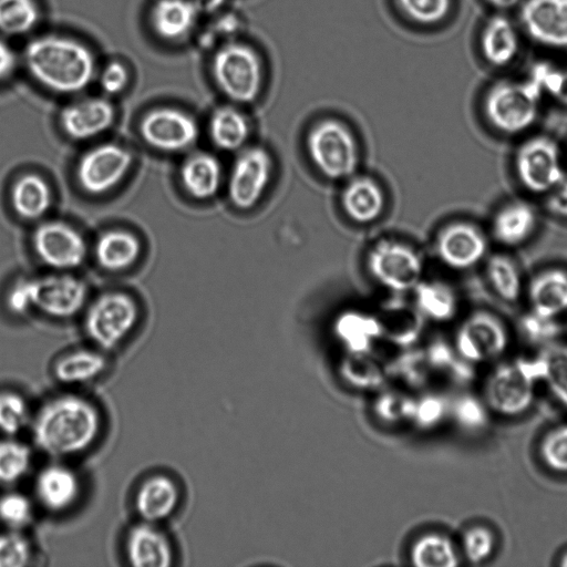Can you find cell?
<instances>
[{
  "label": "cell",
  "mask_w": 567,
  "mask_h": 567,
  "mask_svg": "<svg viewBox=\"0 0 567 567\" xmlns=\"http://www.w3.org/2000/svg\"><path fill=\"white\" fill-rule=\"evenodd\" d=\"M519 20L535 43L555 50L567 49V0H522Z\"/></svg>",
  "instance_id": "17"
},
{
  "label": "cell",
  "mask_w": 567,
  "mask_h": 567,
  "mask_svg": "<svg viewBox=\"0 0 567 567\" xmlns=\"http://www.w3.org/2000/svg\"><path fill=\"white\" fill-rule=\"evenodd\" d=\"M213 75L220 91L237 103L255 101L262 85L260 59L243 43H228L217 51Z\"/></svg>",
  "instance_id": "9"
},
{
  "label": "cell",
  "mask_w": 567,
  "mask_h": 567,
  "mask_svg": "<svg viewBox=\"0 0 567 567\" xmlns=\"http://www.w3.org/2000/svg\"><path fill=\"white\" fill-rule=\"evenodd\" d=\"M102 429L99 409L87 399L64 393L45 401L31 419L32 437L47 455L74 456L89 450Z\"/></svg>",
  "instance_id": "1"
},
{
  "label": "cell",
  "mask_w": 567,
  "mask_h": 567,
  "mask_svg": "<svg viewBox=\"0 0 567 567\" xmlns=\"http://www.w3.org/2000/svg\"><path fill=\"white\" fill-rule=\"evenodd\" d=\"M538 381H542L538 358L501 364L485 381L484 402L499 415L523 414L534 401L535 384Z\"/></svg>",
  "instance_id": "6"
},
{
  "label": "cell",
  "mask_w": 567,
  "mask_h": 567,
  "mask_svg": "<svg viewBox=\"0 0 567 567\" xmlns=\"http://www.w3.org/2000/svg\"><path fill=\"white\" fill-rule=\"evenodd\" d=\"M509 343L503 320L488 310H475L461 323L455 346L467 363H484L501 357Z\"/></svg>",
  "instance_id": "11"
},
{
  "label": "cell",
  "mask_w": 567,
  "mask_h": 567,
  "mask_svg": "<svg viewBox=\"0 0 567 567\" xmlns=\"http://www.w3.org/2000/svg\"><path fill=\"white\" fill-rule=\"evenodd\" d=\"M493 7L502 10L514 8L519 4L522 0H486Z\"/></svg>",
  "instance_id": "51"
},
{
  "label": "cell",
  "mask_w": 567,
  "mask_h": 567,
  "mask_svg": "<svg viewBox=\"0 0 567 567\" xmlns=\"http://www.w3.org/2000/svg\"><path fill=\"white\" fill-rule=\"evenodd\" d=\"M106 367L100 349L81 348L61 355L53 365V375L63 384H84L99 378Z\"/></svg>",
  "instance_id": "27"
},
{
  "label": "cell",
  "mask_w": 567,
  "mask_h": 567,
  "mask_svg": "<svg viewBox=\"0 0 567 567\" xmlns=\"http://www.w3.org/2000/svg\"><path fill=\"white\" fill-rule=\"evenodd\" d=\"M29 72L42 85L58 93L85 89L94 75V58L78 41L55 35L32 40L25 48Z\"/></svg>",
  "instance_id": "2"
},
{
  "label": "cell",
  "mask_w": 567,
  "mask_h": 567,
  "mask_svg": "<svg viewBox=\"0 0 567 567\" xmlns=\"http://www.w3.org/2000/svg\"><path fill=\"white\" fill-rule=\"evenodd\" d=\"M525 291L532 312L557 319L567 311V269L548 267L539 270L530 278Z\"/></svg>",
  "instance_id": "23"
},
{
  "label": "cell",
  "mask_w": 567,
  "mask_h": 567,
  "mask_svg": "<svg viewBox=\"0 0 567 567\" xmlns=\"http://www.w3.org/2000/svg\"><path fill=\"white\" fill-rule=\"evenodd\" d=\"M567 163V162H566ZM567 165V164H566Z\"/></svg>",
  "instance_id": "53"
},
{
  "label": "cell",
  "mask_w": 567,
  "mask_h": 567,
  "mask_svg": "<svg viewBox=\"0 0 567 567\" xmlns=\"http://www.w3.org/2000/svg\"><path fill=\"white\" fill-rule=\"evenodd\" d=\"M131 152L117 144L104 143L85 152L76 165V179L90 195H103L113 189L131 168Z\"/></svg>",
  "instance_id": "13"
},
{
  "label": "cell",
  "mask_w": 567,
  "mask_h": 567,
  "mask_svg": "<svg viewBox=\"0 0 567 567\" xmlns=\"http://www.w3.org/2000/svg\"><path fill=\"white\" fill-rule=\"evenodd\" d=\"M370 276L391 291H408L421 281L423 260L411 246L393 239L377 241L367 255Z\"/></svg>",
  "instance_id": "10"
},
{
  "label": "cell",
  "mask_w": 567,
  "mask_h": 567,
  "mask_svg": "<svg viewBox=\"0 0 567 567\" xmlns=\"http://www.w3.org/2000/svg\"><path fill=\"white\" fill-rule=\"evenodd\" d=\"M128 81L126 68L120 62H111L104 69L101 76V86L109 94L121 92Z\"/></svg>",
  "instance_id": "48"
},
{
  "label": "cell",
  "mask_w": 567,
  "mask_h": 567,
  "mask_svg": "<svg viewBox=\"0 0 567 567\" xmlns=\"http://www.w3.org/2000/svg\"><path fill=\"white\" fill-rule=\"evenodd\" d=\"M415 564L431 567H454L457 553L451 539L442 535H427L414 548Z\"/></svg>",
  "instance_id": "37"
},
{
  "label": "cell",
  "mask_w": 567,
  "mask_h": 567,
  "mask_svg": "<svg viewBox=\"0 0 567 567\" xmlns=\"http://www.w3.org/2000/svg\"><path fill=\"white\" fill-rule=\"evenodd\" d=\"M52 194L49 184L38 174L19 177L11 189V204L21 218L39 219L51 206Z\"/></svg>",
  "instance_id": "30"
},
{
  "label": "cell",
  "mask_w": 567,
  "mask_h": 567,
  "mask_svg": "<svg viewBox=\"0 0 567 567\" xmlns=\"http://www.w3.org/2000/svg\"><path fill=\"white\" fill-rule=\"evenodd\" d=\"M32 246L42 262L62 271L81 266L86 256L83 236L59 220L40 224L32 234Z\"/></svg>",
  "instance_id": "16"
},
{
  "label": "cell",
  "mask_w": 567,
  "mask_h": 567,
  "mask_svg": "<svg viewBox=\"0 0 567 567\" xmlns=\"http://www.w3.org/2000/svg\"><path fill=\"white\" fill-rule=\"evenodd\" d=\"M545 196L548 213L567 221V177Z\"/></svg>",
  "instance_id": "49"
},
{
  "label": "cell",
  "mask_w": 567,
  "mask_h": 567,
  "mask_svg": "<svg viewBox=\"0 0 567 567\" xmlns=\"http://www.w3.org/2000/svg\"><path fill=\"white\" fill-rule=\"evenodd\" d=\"M115 116L112 103L101 97H90L65 106L60 122L65 134L75 141L95 137L111 127Z\"/></svg>",
  "instance_id": "19"
},
{
  "label": "cell",
  "mask_w": 567,
  "mask_h": 567,
  "mask_svg": "<svg viewBox=\"0 0 567 567\" xmlns=\"http://www.w3.org/2000/svg\"><path fill=\"white\" fill-rule=\"evenodd\" d=\"M138 321L135 300L124 292H106L89 307L84 329L92 343L102 351L117 348Z\"/></svg>",
  "instance_id": "8"
},
{
  "label": "cell",
  "mask_w": 567,
  "mask_h": 567,
  "mask_svg": "<svg viewBox=\"0 0 567 567\" xmlns=\"http://www.w3.org/2000/svg\"><path fill=\"white\" fill-rule=\"evenodd\" d=\"M337 332L351 346L360 348L380 330L377 319L357 311H347L336 322Z\"/></svg>",
  "instance_id": "40"
},
{
  "label": "cell",
  "mask_w": 567,
  "mask_h": 567,
  "mask_svg": "<svg viewBox=\"0 0 567 567\" xmlns=\"http://www.w3.org/2000/svg\"><path fill=\"white\" fill-rule=\"evenodd\" d=\"M528 79L543 96L567 106V69L540 62L532 68Z\"/></svg>",
  "instance_id": "38"
},
{
  "label": "cell",
  "mask_w": 567,
  "mask_h": 567,
  "mask_svg": "<svg viewBox=\"0 0 567 567\" xmlns=\"http://www.w3.org/2000/svg\"><path fill=\"white\" fill-rule=\"evenodd\" d=\"M32 465L30 449L8 436L0 440V484L12 485L21 481Z\"/></svg>",
  "instance_id": "35"
},
{
  "label": "cell",
  "mask_w": 567,
  "mask_h": 567,
  "mask_svg": "<svg viewBox=\"0 0 567 567\" xmlns=\"http://www.w3.org/2000/svg\"><path fill=\"white\" fill-rule=\"evenodd\" d=\"M221 176L218 158L206 152L190 154L179 168L182 187L197 200L213 198L220 187Z\"/></svg>",
  "instance_id": "26"
},
{
  "label": "cell",
  "mask_w": 567,
  "mask_h": 567,
  "mask_svg": "<svg viewBox=\"0 0 567 567\" xmlns=\"http://www.w3.org/2000/svg\"><path fill=\"white\" fill-rule=\"evenodd\" d=\"M87 288L83 280L66 272L22 279L9 291L11 312L24 315L32 309L55 319H68L83 308Z\"/></svg>",
  "instance_id": "3"
},
{
  "label": "cell",
  "mask_w": 567,
  "mask_h": 567,
  "mask_svg": "<svg viewBox=\"0 0 567 567\" xmlns=\"http://www.w3.org/2000/svg\"><path fill=\"white\" fill-rule=\"evenodd\" d=\"M272 157L267 148L254 145L244 148L233 163L227 192L231 205L250 210L262 198L272 176Z\"/></svg>",
  "instance_id": "12"
},
{
  "label": "cell",
  "mask_w": 567,
  "mask_h": 567,
  "mask_svg": "<svg viewBox=\"0 0 567 567\" xmlns=\"http://www.w3.org/2000/svg\"><path fill=\"white\" fill-rule=\"evenodd\" d=\"M435 251L446 267L464 271L485 260L488 238L477 224L464 219L454 220L437 233Z\"/></svg>",
  "instance_id": "14"
},
{
  "label": "cell",
  "mask_w": 567,
  "mask_h": 567,
  "mask_svg": "<svg viewBox=\"0 0 567 567\" xmlns=\"http://www.w3.org/2000/svg\"><path fill=\"white\" fill-rule=\"evenodd\" d=\"M197 6L189 0H157L151 11L154 31L167 40L179 39L193 27Z\"/></svg>",
  "instance_id": "29"
},
{
  "label": "cell",
  "mask_w": 567,
  "mask_h": 567,
  "mask_svg": "<svg viewBox=\"0 0 567 567\" xmlns=\"http://www.w3.org/2000/svg\"><path fill=\"white\" fill-rule=\"evenodd\" d=\"M462 545L466 559L472 564H481L492 556L495 537L486 526L475 525L464 533Z\"/></svg>",
  "instance_id": "45"
},
{
  "label": "cell",
  "mask_w": 567,
  "mask_h": 567,
  "mask_svg": "<svg viewBox=\"0 0 567 567\" xmlns=\"http://www.w3.org/2000/svg\"><path fill=\"white\" fill-rule=\"evenodd\" d=\"M559 566L567 567V551L563 554L559 560Z\"/></svg>",
  "instance_id": "52"
},
{
  "label": "cell",
  "mask_w": 567,
  "mask_h": 567,
  "mask_svg": "<svg viewBox=\"0 0 567 567\" xmlns=\"http://www.w3.org/2000/svg\"><path fill=\"white\" fill-rule=\"evenodd\" d=\"M537 226L535 207L524 199H511L493 213L489 234L497 244L514 248L528 241Z\"/></svg>",
  "instance_id": "18"
},
{
  "label": "cell",
  "mask_w": 567,
  "mask_h": 567,
  "mask_svg": "<svg viewBox=\"0 0 567 567\" xmlns=\"http://www.w3.org/2000/svg\"><path fill=\"white\" fill-rule=\"evenodd\" d=\"M208 134L212 143L226 152L244 147L249 136V124L245 115L233 106H221L209 118Z\"/></svg>",
  "instance_id": "32"
},
{
  "label": "cell",
  "mask_w": 567,
  "mask_h": 567,
  "mask_svg": "<svg viewBox=\"0 0 567 567\" xmlns=\"http://www.w3.org/2000/svg\"><path fill=\"white\" fill-rule=\"evenodd\" d=\"M33 517L31 499L19 492H9L0 497V520L10 529L20 530Z\"/></svg>",
  "instance_id": "42"
},
{
  "label": "cell",
  "mask_w": 567,
  "mask_h": 567,
  "mask_svg": "<svg viewBox=\"0 0 567 567\" xmlns=\"http://www.w3.org/2000/svg\"><path fill=\"white\" fill-rule=\"evenodd\" d=\"M485 278L492 291L505 302H516L525 291L517 262L504 252L487 255L484 260Z\"/></svg>",
  "instance_id": "31"
},
{
  "label": "cell",
  "mask_w": 567,
  "mask_h": 567,
  "mask_svg": "<svg viewBox=\"0 0 567 567\" xmlns=\"http://www.w3.org/2000/svg\"><path fill=\"white\" fill-rule=\"evenodd\" d=\"M306 150L317 171L331 181L351 177L359 165L357 140L352 131L336 118H323L309 128Z\"/></svg>",
  "instance_id": "5"
},
{
  "label": "cell",
  "mask_w": 567,
  "mask_h": 567,
  "mask_svg": "<svg viewBox=\"0 0 567 567\" xmlns=\"http://www.w3.org/2000/svg\"><path fill=\"white\" fill-rule=\"evenodd\" d=\"M34 494L45 509L54 513L73 506L81 494V482L69 466L52 463L44 466L35 476Z\"/></svg>",
  "instance_id": "21"
},
{
  "label": "cell",
  "mask_w": 567,
  "mask_h": 567,
  "mask_svg": "<svg viewBox=\"0 0 567 567\" xmlns=\"http://www.w3.org/2000/svg\"><path fill=\"white\" fill-rule=\"evenodd\" d=\"M402 12L421 24H435L450 13L452 0H396Z\"/></svg>",
  "instance_id": "43"
},
{
  "label": "cell",
  "mask_w": 567,
  "mask_h": 567,
  "mask_svg": "<svg viewBox=\"0 0 567 567\" xmlns=\"http://www.w3.org/2000/svg\"><path fill=\"white\" fill-rule=\"evenodd\" d=\"M340 200L347 217L358 224L377 220L385 207L383 189L367 176L351 178L343 187Z\"/></svg>",
  "instance_id": "24"
},
{
  "label": "cell",
  "mask_w": 567,
  "mask_h": 567,
  "mask_svg": "<svg viewBox=\"0 0 567 567\" xmlns=\"http://www.w3.org/2000/svg\"><path fill=\"white\" fill-rule=\"evenodd\" d=\"M138 238L123 229H112L101 234L94 246L99 265L110 271H120L131 267L140 257Z\"/></svg>",
  "instance_id": "28"
},
{
  "label": "cell",
  "mask_w": 567,
  "mask_h": 567,
  "mask_svg": "<svg viewBox=\"0 0 567 567\" xmlns=\"http://www.w3.org/2000/svg\"><path fill=\"white\" fill-rule=\"evenodd\" d=\"M543 99L529 80H502L485 92L482 111L486 123L504 135H520L532 128L539 116Z\"/></svg>",
  "instance_id": "4"
},
{
  "label": "cell",
  "mask_w": 567,
  "mask_h": 567,
  "mask_svg": "<svg viewBox=\"0 0 567 567\" xmlns=\"http://www.w3.org/2000/svg\"><path fill=\"white\" fill-rule=\"evenodd\" d=\"M557 319L538 316L530 310L522 318L520 328L524 334L533 341H548L558 332Z\"/></svg>",
  "instance_id": "47"
},
{
  "label": "cell",
  "mask_w": 567,
  "mask_h": 567,
  "mask_svg": "<svg viewBox=\"0 0 567 567\" xmlns=\"http://www.w3.org/2000/svg\"><path fill=\"white\" fill-rule=\"evenodd\" d=\"M413 290L416 306L426 317L446 321L456 315L458 297L449 284L439 280L420 281Z\"/></svg>",
  "instance_id": "33"
},
{
  "label": "cell",
  "mask_w": 567,
  "mask_h": 567,
  "mask_svg": "<svg viewBox=\"0 0 567 567\" xmlns=\"http://www.w3.org/2000/svg\"><path fill=\"white\" fill-rule=\"evenodd\" d=\"M539 456L548 468L567 473V423L549 430L543 436Z\"/></svg>",
  "instance_id": "41"
},
{
  "label": "cell",
  "mask_w": 567,
  "mask_h": 567,
  "mask_svg": "<svg viewBox=\"0 0 567 567\" xmlns=\"http://www.w3.org/2000/svg\"><path fill=\"white\" fill-rule=\"evenodd\" d=\"M480 48L487 63L495 68L506 66L519 53V31L508 18L493 16L482 29Z\"/></svg>",
  "instance_id": "25"
},
{
  "label": "cell",
  "mask_w": 567,
  "mask_h": 567,
  "mask_svg": "<svg viewBox=\"0 0 567 567\" xmlns=\"http://www.w3.org/2000/svg\"><path fill=\"white\" fill-rule=\"evenodd\" d=\"M181 502V489L171 476L154 474L138 485L134 507L144 522L159 523L171 517Z\"/></svg>",
  "instance_id": "22"
},
{
  "label": "cell",
  "mask_w": 567,
  "mask_h": 567,
  "mask_svg": "<svg viewBox=\"0 0 567 567\" xmlns=\"http://www.w3.org/2000/svg\"><path fill=\"white\" fill-rule=\"evenodd\" d=\"M542 381L550 393L567 408V347L553 344L538 357Z\"/></svg>",
  "instance_id": "34"
},
{
  "label": "cell",
  "mask_w": 567,
  "mask_h": 567,
  "mask_svg": "<svg viewBox=\"0 0 567 567\" xmlns=\"http://www.w3.org/2000/svg\"><path fill=\"white\" fill-rule=\"evenodd\" d=\"M32 547L17 529L0 534V567H23L30 564Z\"/></svg>",
  "instance_id": "44"
},
{
  "label": "cell",
  "mask_w": 567,
  "mask_h": 567,
  "mask_svg": "<svg viewBox=\"0 0 567 567\" xmlns=\"http://www.w3.org/2000/svg\"><path fill=\"white\" fill-rule=\"evenodd\" d=\"M124 546L127 561L134 567H168L174 560L168 537L154 523L142 520L133 525Z\"/></svg>",
  "instance_id": "20"
},
{
  "label": "cell",
  "mask_w": 567,
  "mask_h": 567,
  "mask_svg": "<svg viewBox=\"0 0 567 567\" xmlns=\"http://www.w3.org/2000/svg\"><path fill=\"white\" fill-rule=\"evenodd\" d=\"M39 19L33 0H0V31L7 34H23L31 30Z\"/></svg>",
  "instance_id": "36"
},
{
  "label": "cell",
  "mask_w": 567,
  "mask_h": 567,
  "mask_svg": "<svg viewBox=\"0 0 567 567\" xmlns=\"http://www.w3.org/2000/svg\"><path fill=\"white\" fill-rule=\"evenodd\" d=\"M31 421L25 399L12 391L0 392V432L7 436L20 433Z\"/></svg>",
  "instance_id": "39"
},
{
  "label": "cell",
  "mask_w": 567,
  "mask_h": 567,
  "mask_svg": "<svg viewBox=\"0 0 567 567\" xmlns=\"http://www.w3.org/2000/svg\"><path fill=\"white\" fill-rule=\"evenodd\" d=\"M487 405L472 395L462 396L454 406V415L461 426L467 430H480L487 422Z\"/></svg>",
  "instance_id": "46"
},
{
  "label": "cell",
  "mask_w": 567,
  "mask_h": 567,
  "mask_svg": "<svg viewBox=\"0 0 567 567\" xmlns=\"http://www.w3.org/2000/svg\"><path fill=\"white\" fill-rule=\"evenodd\" d=\"M513 165L520 186L536 195H547L567 177L559 145L544 134L524 140L514 153Z\"/></svg>",
  "instance_id": "7"
},
{
  "label": "cell",
  "mask_w": 567,
  "mask_h": 567,
  "mask_svg": "<svg viewBox=\"0 0 567 567\" xmlns=\"http://www.w3.org/2000/svg\"><path fill=\"white\" fill-rule=\"evenodd\" d=\"M16 62L17 59L12 49L0 40V80L6 79L12 73Z\"/></svg>",
  "instance_id": "50"
},
{
  "label": "cell",
  "mask_w": 567,
  "mask_h": 567,
  "mask_svg": "<svg viewBox=\"0 0 567 567\" xmlns=\"http://www.w3.org/2000/svg\"><path fill=\"white\" fill-rule=\"evenodd\" d=\"M140 134L146 144L157 151L179 153L195 145L199 127L195 118L184 111L158 107L143 116Z\"/></svg>",
  "instance_id": "15"
}]
</instances>
